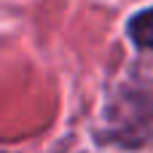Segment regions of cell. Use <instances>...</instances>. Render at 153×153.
Instances as JSON below:
<instances>
[{"label":"cell","instance_id":"6da1fadb","mask_svg":"<svg viewBox=\"0 0 153 153\" xmlns=\"http://www.w3.org/2000/svg\"><path fill=\"white\" fill-rule=\"evenodd\" d=\"M105 143L118 148L153 145V94L140 89H124L105 105L102 134Z\"/></svg>","mask_w":153,"mask_h":153},{"label":"cell","instance_id":"7a4b0ae2","mask_svg":"<svg viewBox=\"0 0 153 153\" xmlns=\"http://www.w3.org/2000/svg\"><path fill=\"white\" fill-rule=\"evenodd\" d=\"M126 32H129V38H132L134 46H140V48H151V51H153V8L137 11V13L129 19Z\"/></svg>","mask_w":153,"mask_h":153}]
</instances>
